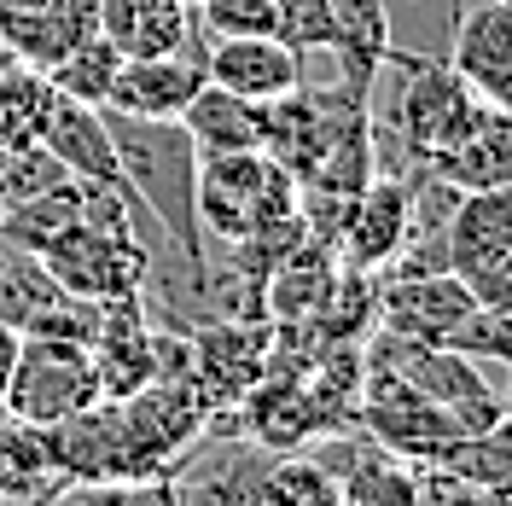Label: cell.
I'll return each mask as SVG.
<instances>
[{
  "label": "cell",
  "instance_id": "6da1fadb",
  "mask_svg": "<svg viewBox=\"0 0 512 506\" xmlns=\"http://www.w3.org/2000/svg\"><path fill=\"white\" fill-rule=\"evenodd\" d=\"M105 128H111V152L123 169L134 204L163 227V239L187 256V268L210 274V251H204V233H198V210H192V175H198V146L187 140L181 123H146V117H123L111 105Z\"/></svg>",
  "mask_w": 512,
  "mask_h": 506
},
{
  "label": "cell",
  "instance_id": "7a4b0ae2",
  "mask_svg": "<svg viewBox=\"0 0 512 506\" xmlns=\"http://www.w3.org/2000/svg\"><path fill=\"white\" fill-rule=\"evenodd\" d=\"M192 210H198V233H216L222 245H233L245 233L291 222L297 216V181L262 146L256 152H198Z\"/></svg>",
  "mask_w": 512,
  "mask_h": 506
},
{
  "label": "cell",
  "instance_id": "3957f363",
  "mask_svg": "<svg viewBox=\"0 0 512 506\" xmlns=\"http://www.w3.org/2000/svg\"><path fill=\"white\" fill-rule=\"evenodd\" d=\"M361 355H367L373 373H390L396 384H408L419 402L448 408L460 431H495V425H507V402H501V390L483 379L466 355H454V349L414 344V338H390V332H379V344L361 349Z\"/></svg>",
  "mask_w": 512,
  "mask_h": 506
},
{
  "label": "cell",
  "instance_id": "277c9868",
  "mask_svg": "<svg viewBox=\"0 0 512 506\" xmlns=\"http://www.w3.org/2000/svg\"><path fill=\"white\" fill-rule=\"evenodd\" d=\"M94 402H99V373L88 344H64V338H24L18 344L12 379H6V396H0L6 413L47 431L70 413L94 408Z\"/></svg>",
  "mask_w": 512,
  "mask_h": 506
},
{
  "label": "cell",
  "instance_id": "5b68a950",
  "mask_svg": "<svg viewBox=\"0 0 512 506\" xmlns=\"http://www.w3.org/2000/svg\"><path fill=\"white\" fill-rule=\"evenodd\" d=\"M448 274L466 285L478 303L512 309V192H460L443 239Z\"/></svg>",
  "mask_w": 512,
  "mask_h": 506
},
{
  "label": "cell",
  "instance_id": "8992f818",
  "mask_svg": "<svg viewBox=\"0 0 512 506\" xmlns=\"http://www.w3.org/2000/svg\"><path fill=\"white\" fill-rule=\"evenodd\" d=\"M268 332L256 320H204L187 332V367L210 408L245 402L268 373Z\"/></svg>",
  "mask_w": 512,
  "mask_h": 506
},
{
  "label": "cell",
  "instance_id": "52a82bcc",
  "mask_svg": "<svg viewBox=\"0 0 512 506\" xmlns=\"http://www.w3.org/2000/svg\"><path fill=\"white\" fill-rule=\"evenodd\" d=\"M443 64L489 105H512V6L507 0H466L448 30Z\"/></svg>",
  "mask_w": 512,
  "mask_h": 506
},
{
  "label": "cell",
  "instance_id": "ba28073f",
  "mask_svg": "<svg viewBox=\"0 0 512 506\" xmlns=\"http://www.w3.org/2000/svg\"><path fill=\"white\" fill-rule=\"evenodd\" d=\"M99 35L94 0H0V47L24 70H53L64 53Z\"/></svg>",
  "mask_w": 512,
  "mask_h": 506
},
{
  "label": "cell",
  "instance_id": "9c48e42d",
  "mask_svg": "<svg viewBox=\"0 0 512 506\" xmlns=\"http://www.w3.org/2000/svg\"><path fill=\"white\" fill-rule=\"evenodd\" d=\"M204 82L251 105H274L303 88V53L280 35H222L204 41Z\"/></svg>",
  "mask_w": 512,
  "mask_h": 506
},
{
  "label": "cell",
  "instance_id": "30bf717a",
  "mask_svg": "<svg viewBox=\"0 0 512 506\" xmlns=\"http://www.w3.org/2000/svg\"><path fill=\"white\" fill-rule=\"evenodd\" d=\"M35 146L53 163H64L70 181L82 187H117L128 192L123 169H117V152H111V128H105V111L99 105H76L47 88V105H41V123H35Z\"/></svg>",
  "mask_w": 512,
  "mask_h": 506
},
{
  "label": "cell",
  "instance_id": "8fae6325",
  "mask_svg": "<svg viewBox=\"0 0 512 506\" xmlns=\"http://www.w3.org/2000/svg\"><path fill=\"white\" fill-rule=\"evenodd\" d=\"M320 460L332 483H338V501L344 506H419V466L379 448L373 437H355V431H338L326 454H309Z\"/></svg>",
  "mask_w": 512,
  "mask_h": 506
},
{
  "label": "cell",
  "instance_id": "7c38bea8",
  "mask_svg": "<svg viewBox=\"0 0 512 506\" xmlns=\"http://www.w3.org/2000/svg\"><path fill=\"white\" fill-rule=\"evenodd\" d=\"M99 35L117 47V59H158V53H187L204 64V35L198 18L181 0H94Z\"/></svg>",
  "mask_w": 512,
  "mask_h": 506
},
{
  "label": "cell",
  "instance_id": "4fadbf2b",
  "mask_svg": "<svg viewBox=\"0 0 512 506\" xmlns=\"http://www.w3.org/2000/svg\"><path fill=\"white\" fill-rule=\"evenodd\" d=\"M402 227H408V181L402 175H373L355 192L332 251H344L338 262L350 274H384L390 256L402 251Z\"/></svg>",
  "mask_w": 512,
  "mask_h": 506
},
{
  "label": "cell",
  "instance_id": "5bb4252c",
  "mask_svg": "<svg viewBox=\"0 0 512 506\" xmlns=\"http://www.w3.org/2000/svg\"><path fill=\"white\" fill-rule=\"evenodd\" d=\"M472 309H478V297L448 268L408 274V280H390L379 291V326L390 338H414V344H443V332L454 320H466Z\"/></svg>",
  "mask_w": 512,
  "mask_h": 506
},
{
  "label": "cell",
  "instance_id": "9a60e30c",
  "mask_svg": "<svg viewBox=\"0 0 512 506\" xmlns=\"http://www.w3.org/2000/svg\"><path fill=\"white\" fill-rule=\"evenodd\" d=\"M419 169L443 175L448 187H460V192L507 187L512 181V117H507V105H478L472 123L460 128L448 146H437Z\"/></svg>",
  "mask_w": 512,
  "mask_h": 506
},
{
  "label": "cell",
  "instance_id": "2e32d148",
  "mask_svg": "<svg viewBox=\"0 0 512 506\" xmlns=\"http://www.w3.org/2000/svg\"><path fill=\"white\" fill-rule=\"evenodd\" d=\"M204 88V64L187 53H158V59H123L111 76L105 105L123 117H146V123H181L192 94Z\"/></svg>",
  "mask_w": 512,
  "mask_h": 506
},
{
  "label": "cell",
  "instance_id": "e0dca14e",
  "mask_svg": "<svg viewBox=\"0 0 512 506\" xmlns=\"http://www.w3.org/2000/svg\"><path fill=\"white\" fill-rule=\"evenodd\" d=\"M181 128H187V140L198 152H256L262 146V105L204 82L192 94V105L181 111Z\"/></svg>",
  "mask_w": 512,
  "mask_h": 506
},
{
  "label": "cell",
  "instance_id": "ac0fdd59",
  "mask_svg": "<svg viewBox=\"0 0 512 506\" xmlns=\"http://www.w3.org/2000/svg\"><path fill=\"white\" fill-rule=\"evenodd\" d=\"M76 222H82V181H59V187L30 192V198L6 204V210H0V239H6L12 251H24V256H41Z\"/></svg>",
  "mask_w": 512,
  "mask_h": 506
},
{
  "label": "cell",
  "instance_id": "d6986e66",
  "mask_svg": "<svg viewBox=\"0 0 512 506\" xmlns=\"http://www.w3.org/2000/svg\"><path fill=\"white\" fill-rule=\"evenodd\" d=\"M64 477L47 466L41 431L0 408V501H47Z\"/></svg>",
  "mask_w": 512,
  "mask_h": 506
},
{
  "label": "cell",
  "instance_id": "ffe728a7",
  "mask_svg": "<svg viewBox=\"0 0 512 506\" xmlns=\"http://www.w3.org/2000/svg\"><path fill=\"white\" fill-rule=\"evenodd\" d=\"M414 466H437V472H454L466 483H489V489H512V431L495 425V431H466V437H448L437 443L425 460Z\"/></svg>",
  "mask_w": 512,
  "mask_h": 506
},
{
  "label": "cell",
  "instance_id": "44dd1931",
  "mask_svg": "<svg viewBox=\"0 0 512 506\" xmlns=\"http://www.w3.org/2000/svg\"><path fill=\"white\" fill-rule=\"evenodd\" d=\"M245 506H344V501H338V483H332V472L320 460H309V454H291V460L268 454V466L256 472Z\"/></svg>",
  "mask_w": 512,
  "mask_h": 506
},
{
  "label": "cell",
  "instance_id": "7402d4cb",
  "mask_svg": "<svg viewBox=\"0 0 512 506\" xmlns=\"http://www.w3.org/2000/svg\"><path fill=\"white\" fill-rule=\"evenodd\" d=\"M379 6H384V24H390V53L443 59L448 30H454L466 0H379Z\"/></svg>",
  "mask_w": 512,
  "mask_h": 506
},
{
  "label": "cell",
  "instance_id": "603a6c76",
  "mask_svg": "<svg viewBox=\"0 0 512 506\" xmlns=\"http://www.w3.org/2000/svg\"><path fill=\"white\" fill-rule=\"evenodd\" d=\"M117 64H123V59H117V47H111L105 35H94V41H82L76 53H64L53 70H41V82H47L53 94L76 99V105H105Z\"/></svg>",
  "mask_w": 512,
  "mask_h": 506
},
{
  "label": "cell",
  "instance_id": "cb8c5ba5",
  "mask_svg": "<svg viewBox=\"0 0 512 506\" xmlns=\"http://www.w3.org/2000/svg\"><path fill=\"white\" fill-rule=\"evenodd\" d=\"M47 506H181L169 477H82L59 483Z\"/></svg>",
  "mask_w": 512,
  "mask_h": 506
},
{
  "label": "cell",
  "instance_id": "d4e9b609",
  "mask_svg": "<svg viewBox=\"0 0 512 506\" xmlns=\"http://www.w3.org/2000/svg\"><path fill=\"white\" fill-rule=\"evenodd\" d=\"M326 12H332L338 53H350L355 64H384V53H390V24H384L379 0H326Z\"/></svg>",
  "mask_w": 512,
  "mask_h": 506
},
{
  "label": "cell",
  "instance_id": "484cf974",
  "mask_svg": "<svg viewBox=\"0 0 512 506\" xmlns=\"http://www.w3.org/2000/svg\"><path fill=\"white\" fill-rule=\"evenodd\" d=\"M192 18H198L204 41H222V35H280V0H198Z\"/></svg>",
  "mask_w": 512,
  "mask_h": 506
},
{
  "label": "cell",
  "instance_id": "4316f807",
  "mask_svg": "<svg viewBox=\"0 0 512 506\" xmlns=\"http://www.w3.org/2000/svg\"><path fill=\"white\" fill-rule=\"evenodd\" d=\"M437 349H454V355H466V361H507L512 355V320L507 309H495V303H478L466 320H454L443 332V344Z\"/></svg>",
  "mask_w": 512,
  "mask_h": 506
},
{
  "label": "cell",
  "instance_id": "83f0119b",
  "mask_svg": "<svg viewBox=\"0 0 512 506\" xmlns=\"http://www.w3.org/2000/svg\"><path fill=\"white\" fill-rule=\"evenodd\" d=\"M419 506H512V489H489V483H466L454 472L419 466Z\"/></svg>",
  "mask_w": 512,
  "mask_h": 506
},
{
  "label": "cell",
  "instance_id": "f1b7e54d",
  "mask_svg": "<svg viewBox=\"0 0 512 506\" xmlns=\"http://www.w3.org/2000/svg\"><path fill=\"white\" fill-rule=\"evenodd\" d=\"M280 41H291L297 53H309V47H338V41H332V12H326V0H280Z\"/></svg>",
  "mask_w": 512,
  "mask_h": 506
},
{
  "label": "cell",
  "instance_id": "f546056e",
  "mask_svg": "<svg viewBox=\"0 0 512 506\" xmlns=\"http://www.w3.org/2000/svg\"><path fill=\"white\" fill-rule=\"evenodd\" d=\"M18 344H24V338H18V332H12V326L0 320V396H6V379H12V361H18Z\"/></svg>",
  "mask_w": 512,
  "mask_h": 506
},
{
  "label": "cell",
  "instance_id": "4dcf8cb0",
  "mask_svg": "<svg viewBox=\"0 0 512 506\" xmlns=\"http://www.w3.org/2000/svg\"><path fill=\"white\" fill-rule=\"evenodd\" d=\"M6 256H12V245H6V239H0V262H6Z\"/></svg>",
  "mask_w": 512,
  "mask_h": 506
},
{
  "label": "cell",
  "instance_id": "1f68e13d",
  "mask_svg": "<svg viewBox=\"0 0 512 506\" xmlns=\"http://www.w3.org/2000/svg\"><path fill=\"white\" fill-rule=\"evenodd\" d=\"M181 6H198V0H181Z\"/></svg>",
  "mask_w": 512,
  "mask_h": 506
}]
</instances>
